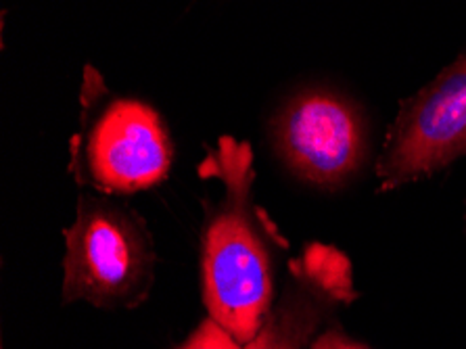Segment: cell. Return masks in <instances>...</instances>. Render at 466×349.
Here are the masks:
<instances>
[{
  "mask_svg": "<svg viewBox=\"0 0 466 349\" xmlns=\"http://www.w3.org/2000/svg\"><path fill=\"white\" fill-rule=\"evenodd\" d=\"M201 174L224 187L201 232L203 302L209 318L247 345L274 303L270 241L253 203L251 147L222 137L208 153Z\"/></svg>",
  "mask_w": 466,
  "mask_h": 349,
  "instance_id": "6da1fadb",
  "label": "cell"
},
{
  "mask_svg": "<svg viewBox=\"0 0 466 349\" xmlns=\"http://www.w3.org/2000/svg\"><path fill=\"white\" fill-rule=\"evenodd\" d=\"M167 128L151 105L109 97L98 74L86 71L82 126L72 140L69 169L103 195H134L157 187L172 168Z\"/></svg>",
  "mask_w": 466,
  "mask_h": 349,
  "instance_id": "7a4b0ae2",
  "label": "cell"
},
{
  "mask_svg": "<svg viewBox=\"0 0 466 349\" xmlns=\"http://www.w3.org/2000/svg\"><path fill=\"white\" fill-rule=\"evenodd\" d=\"M63 303L132 310L155 281V247L145 220L105 197L82 195L74 224L63 231Z\"/></svg>",
  "mask_w": 466,
  "mask_h": 349,
  "instance_id": "3957f363",
  "label": "cell"
},
{
  "mask_svg": "<svg viewBox=\"0 0 466 349\" xmlns=\"http://www.w3.org/2000/svg\"><path fill=\"white\" fill-rule=\"evenodd\" d=\"M466 155V48L401 101L374 174L390 192L443 172Z\"/></svg>",
  "mask_w": 466,
  "mask_h": 349,
  "instance_id": "277c9868",
  "label": "cell"
},
{
  "mask_svg": "<svg viewBox=\"0 0 466 349\" xmlns=\"http://www.w3.org/2000/svg\"><path fill=\"white\" fill-rule=\"evenodd\" d=\"M274 142L291 172L314 187L341 189L369 158V128L356 103L335 90L309 88L282 105Z\"/></svg>",
  "mask_w": 466,
  "mask_h": 349,
  "instance_id": "5b68a950",
  "label": "cell"
},
{
  "mask_svg": "<svg viewBox=\"0 0 466 349\" xmlns=\"http://www.w3.org/2000/svg\"><path fill=\"white\" fill-rule=\"evenodd\" d=\"M356 295L348 255L330 245L309 243L289 263L280 297L245 349H312L330 318Z\"/></svg>",
  "mask_w": 466,
  "mask_h": 349,
  "instance_id": "8992f818",
  "label": "cell"
},
{
  "mask_svg": "<svg viewBox=\"0 0 466 349\" xmlns=\"http://www.w3.org/2000/svg\"><path fill=\"white\" fill-rule=\"evenodd\" d=\"M178 349H245V345L238 344L214 318H208L190 333V337Z\"/></svg>",
  "mask_w": 466,
  "mask_h": 349,
  "instance_id": "52a82bcc",
  "label": "cell"
},
{
  "mask_svg": "<svg viewBox=\"0 0 466 349\" xmlns=\"http://www.w3.org/2000/svg\"><path fill=\"white\" fill-rule=\"evenodd\" d=\"M312 349H369L362 344H358L356 339H351L350 334H345L341 329H324L318 339L314 341Z\"/></svg>",
  "mask_w": 466,
  "mask_h": 349,
  "instance_id": "ba28073f",
  "label": "cell"
},
{
  "mask_svg": "<svg viewBox=\"0 0 466 349\" xmlns=\"http://www.w3.org/2000/svg\"><path fill=\"white\" fill-rule=\"evenodd\" d=\"M464 224H466V203H464ZM466 228V226H464Z\"/></svg>",
  "mask_w": 466,
  "mask_h": 349,
  "instance_id": "9c48e42d",
  "label": "cell"
}]
</instances>
